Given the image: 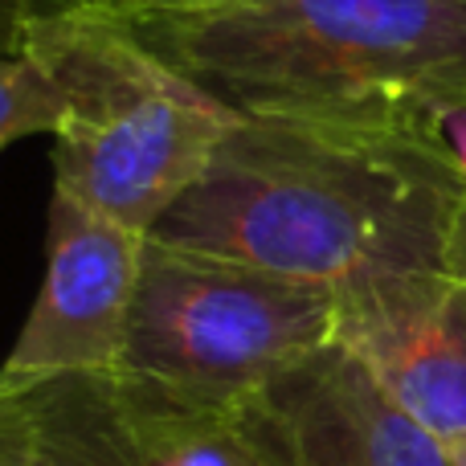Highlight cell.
Wrapping results in <instances>:
<instances>
[{
	"label": "cell",
	"instance_id": "1",
	"mask_svg": "<svg viewBox=\"0 0 466 466\" xmlns=\"http://www.w3.org/2000/svg\"><path fill=\"white\" fill-rule=\"evenodd\" d=\"M466 172L442 136L233 115L209 168L152 241L344 290L446 270Z\"/></svg>",
	"mask_w": 466,
	"mask_h": 466
},
{
	"label": "cell",
	"instance_id": "2",
	"mask_svg": "<svg viewBox=\"0 0 466 466\" xmlns=\"http://www.w3.org/2000/svg\"><path fill=\"white\" fill-rule=\"evenodd\" d=\"M123 25L233 115L442 136L466 111V0H201Z\"/></svg>",
	"mask_w": 466,
	"mask_h": 466
},
{
	"label": "cell",
	"instance_id": "3",
	"mask_svg": "<svg viewBox=\"0 0 466 466\" xmlns=\"http://www.w3.org/2000/svg\"><path fill=\"white\" fill-rule=\"evenodd\" d=\"M29 41L66 95L54 188L152 238L209 168L233 111L144 49L115 16H33Z\"/></svg>",
	"mask_w": 466,
	"mask_h": 466
},
{
	"label": "cell",
	"instance_id": "4",
	"mask_svg": "<svg viewBox=\"0 0 466 466\" xmlns=\"http://www.w3.org/2000/svg\"><path fill=\"white\" fill-rule=\"evenodd\" d=\"M336 328L331 287L147 238L119 372L193 401L246 405L336 344Z\"/></svg>",
	"mask_w": 466,
	"mask_h": 466
},
{
	"label": "cell",
	"instance_id": "5",
	"mask_svg": "<svg viewBox=\"0 0 466 466\" xmlns=\"http://www.w3.org/2000/svg\"><path fill=\"white\" fill-rule=\"evenodd\" d=\"M147 238L54 188L46 274L0 364V385L70 372H119Z\"/></svg>",
	"mask_w": 466,
	"mask_h": 466
},
{
	"label": "cell",
	"instance_id": "6",
	"mask_svg": "<svg viewBox=\"0 0 466 466\" xmlns=\"http://www.w3.org/2000/svg\"><path fill=\"white\" fill-rule=\"evenodd\" d=\"M336 299V344L434 438L466 442V282L451 270L380 274Z\"/></svg>",
	"mask_w": 466,
	"mask_h": 466
},
{
	"label": "cell",
	"instance_id": "7",
	"mask_svg": "<svg viewBox=\"0 0 466 466\" xmlns=\"http://www.w3.org/2000/svg\"><path fill=\"white\" fill-rule=\"evenodd\" d=\"M287 466H454L344 344H328L246 401Z\"/></svg>",
	"mask_w": 466,
	"mask_h": 466
},
{
	"label": "cell",
	"instance_id": "8",
	"mask_svg": "<svg viewBox=\"0 0 466 466\" xmlns=\"http://www.w3.org/2000/svg\"><path fill=\"white\" fill-rule=\"evenodd\" d=\"M0 466H131L119 372L0 385Z\"/></svg>",
	"mask_w": 466,
	"mask_h": 466
},
{
	"label": "cell",
	"instance_id": "9",
	"mask_svg": "<svg viewBox=\"0 0 466 466\" xmlns=\"http://www.w3.org/2000/svg\"><path fill=\"white\" fill-rule=\"evenodd\" d=\"M131 466H287L249 405H213L119 372Z\"/></svg>",
	"mask_w": 466,
	"mask_h": 466
},
{
	"label": "cell",
	"instance_id": "10",
	"mask_svg": "<svg viewBox=\"0 0 466 466\" xmlns=\"http://www.w3.org/2000/svg\"><path fill=\"white\" fill-rule=\"evenodd\" d=\"M66 119V95L46 54L25 37L21 49L0 54V152L25 136H54Z\"/></svg>",
	"mask_w": 466,
	"mask_h": 466
},
{
	"label": "cell",
	"instance_id": "11",
	"mask_svg": "<svg viewBox=\"0 0 466 466\" xmlns=\"http://www.w3.org/2000/svg\"><path fill=\"white\" fill-rule=\"evenodd\" d=\"M37 16H115V21H136V16L172 13L201 0H29Z\"/></svg>",
	"mask_w": 466,
	"mask_h": 466
},
{
	"label": "cell",
	"instance_id": "12",
	"mask_svg": "<svg viewBox=\"0 0 466 466\" xmlns=\"http://www.w3.org/2000/svg\"><path fill=\"white\" fill-rule=\"evenodd\" d=\"M33 16L37 13H33L29 0H0V54H13L25 46Z\"/></svg>",
	"mask_w": 466,
	"mask_h": 466
},
{
	"label": "cell",
	"instance_id": "13",
	"mask_svg": "<svg viewBox=\"0 0 466 466\" xmlns=\"http://www.w3.org/2000/svg\"><path fill=\"white\" fill-rule=\"evenodd\" d=\"M446 270L454 279L466 282V201L459 209V221H454V233H451V249H446Z\"/></svg>",
	"mask_w": 466,
	"mask_h": 466
},
{
	"label": "cell",
	"instance_id": "14",
	"mask_svg": "<svg viewBox=\"0 0 466 466\" xmlns=\"http://www.w3.org/2000/svg\"><path fill=\"white\" fill-rule=\"evenodd\" d=\"M442 136H446V144H451V152H454V160H459V168L466 172V111L454 115V119H446Z\"/></svg>",
	"mask_w": 466,
	"mask_h": 466
},
{
	"label": "cell",
	"instance_id": "15",
	"mask_svg": "<svg viewBox=\"0 0 466 466\" xmlns=\"http://www.w3.org/2000/svg\"><path fill=\"white\" fill-rule=\"evenodd\" d=\"M451 462L454 466H466V442H454L451 446Z\"/></svg>",
	"mask_w": 466,
	"mask_h": 466
}]
</instances>
